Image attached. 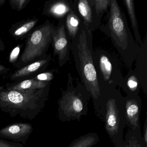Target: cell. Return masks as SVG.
Here are the masks:
<instances>
[{
    "mask_svg": "<svg viewBox=\"0 0 147 147\" xmlns=\"http://www.w3.org/2000/svg\"><path fill=\"white\" fill-rule=\"evenodd\" d=\"M107 21L99 26L101 32L111 38L125 65L131 69L140 51V46L133 37L124 13L116 0H111Z\"/></svg>",
    "mask_w": 147,
    "mask_h": 147,
    "instance_id": "obj_1",
    "label": "cell"
},
{
    "mask_svg": "<svg viewBox=\"0 0 147 147\" xmlns=\"http://www.w3.org/2000/svg\"><path fill=\"white\" fill-rule=\"evenodd\" d=\"M71 51L81 83L94 99L100 97V88L94 62L92 32L81 21L75 38L71 41Z\"/></svg>",
    "mask_w": 147,
    "mask_h": 147,
    "instance_id": "obj_2",
    "label": "cell"
},
{
    "mask_svg": "<svg viewBox=\"0 0 147 147\" xmlns=\"http://www.w3.org/2000/svg\"><path fill=\"white\" fill-rule=\"evenodd\" d=\"M49 86L42 89L18 90L0 86V111L12 117L33 120L45 106Z\"/></svg>",
    "mask_w": 147,
    "mask_h": 147,
    "instance_id": "obj_3",
    "label": "cell"
},
{
    "mask_svg": "<svg viewBox=\"0 0 147 147\" xmlns=\"http://www.w3.org/2000/svg\"><path fill=\"white\" fill-rule=\"evenodd\" d=\"M55 27L52 23L47 20L29 36L24 50L16 65L18 67H25L47 57L46 53L52 43L51 35Z\"/></svg>",
    "mask_w": 147,
    "mask_h": 147,
    "instance_id": "obj_4",
    "label": "cell"
},
{
    "mask_svg": "<svg viewBox=\"0 0 147 147\" xmlns=\"http://www.w3.org/2000/svg\"><path fill=\"white\" fill-rule=\"evenodd\" d=\"M94 62L98 75L99 84L103 86L113 87V85L122 86L124 78L118 67H114L110 56L103 51H94Z\"/></svg>",
    "mask_w": 147,
    "mask_h": 147,
    "instance_id": "obj_5",
    "label": "cell"
},
{
    "mask_svg": "<svg viewBox=\"0 0 147 147\" xmlns=\"http://www.w3.org/2000/svg\"><path fill=\"white\" fill-rule=\"evenodd\" d=\"M55 55L57 56L60 67L68 61L71 51V40L66 30L65 19L60 20L58 25L55 26L51 35Z\"/></svg>",
    "mask_w": 147,
    "mask_h": 147,
    "instance_id": "obj_6",
    "label": "cell"
},
{
    "mask_svg": "<svg viewBox=\"0 0 147 147\" xmlns=\"http://www.w3.org/2000/svg\"><path fill=\"white\" fill-rule=\"evenodd\" d=\"M33 126L27 123H16L0 129V138L25 145L33 131Z\"/></svg>",
    "mask_w": 147,
    "mask_h": 147,
    "instance_id": "obj_7",
    "label": "cell"
},
{
    "mask_svg": "<svg viewBox=\"0 0 147 147\" xmlns=\"http://www.w3.org/2000/svg\"><path fill=\"white\" fill-rule=\"evenodd\" d=\"M73 7L87 29L93 32L97 29L89 0H74Z\"/></svg>",
    "mask_w": 147,
    "mask_h": 147,
    "instance_id": "obj_8",
    "label": "cell"
},
{
    "mask_svg": "<svg viewBox=\"0 0 147 147\" xmlns=\"http://www.w3.org/2000/svg\"><path fill=\"white\" fill-rule=\"evenodd\" d=\"M51 55L47 56L42 60H39L25 66L18 71H16L11 76L12 80L20 81L21 79L27 77L33 74L45 70L51 60Z\"/></svg>",
    "mask_w": 147,
    "mask_h": 147,
    "instance_id": "obj_9",
    "label": "cell"
},
{
    "mask_svg": "<svg viewBox=\"0 0 147 147\" xmlns=\"http://www.w3.org/2000/svg\"><path fill=\"white\" fill-rule=\"evenodd\" d=\"M118 114L116 100L111 98L107 103L106 129L111 135L117 133L118 130Z\"/></svg>",
    "mask_w": 147,
    "mask_h": 147,
    "instance_id": "obj_10",
    "label": "cell"
},
{
    "mask_svg": "<svg viewBox=\"0 0 147 147\" xmlns=\"http://www.w3.org/2000/svg\"><path fill=\"white\" fill-rule=\"evenodd\" d=\"M73 9V1L59 0L51 3L48 8V14L60 20L65 19Z\"/></svg>",
    "mask_w": 147,
    "mask_h": 147,
    "instance_id": "obj_11",
    "label": "cell"
},
{
    "mask_svg": "<svg viewBox=\"0 0 147 147\" xmlns=\"http://www.w3.org/2000/svg\"><path fill=\"white\" fill-rule=\"evenodd\" d=\"M50 82L37 80L32 78L11 84H7L6 88L13 90H33L45 88L50 86Z\"/></svg>",
    "mask_w": 147,
    "mask_h": 147,
    "instance_id": "obj_12",
    "label": "cell"
},
{
    "mask_svg": "<svg viewBox=\"0 0 147 147\" xmlns=\"http://www.w3.org/2000/svg\"><path fill=\"white\" fill-rule=\"evenodd\" d=\"M81 20L74 8L66 16L65 18V27L71 41L77 35L80 26Z\"/></svg>",
    "mask_w": 147,
    "mask_h": 147,
    "instance_id": "obj_13",
    "label": "cell"
},
{
    "mask_svg": "<svg viewBox=\"0 0 147 147\" xmlns=\"http://www.w3.org/2000/svg\"><path fill=\"white\" fill-rule=\"evenodd\" d=\"M89 1L92 8L96 27L99 28L103 15L108 12L111 0H89Z\"/></svg>",
    "mask_w": 147,
    "mask_h": 147,
    "instance_id": "obj_14",
    "label": "cell"
},
{
    "mask_svg": "<svg viewBox=\"0 0 147 147\" xmlns=\"http://www.w3.org/2000/svg\"><path fill=\"white\" fill-rule=\"evenodd\" d=\"M127 10L129 18L130 20L131 28L133 30L135 40L140 46L143 43L138 30V24L136 16L135 10V4L133 0H123V1Z\"/></svg>",
    "mask_w": 147,
    "mask_h": 147,
    "instance_id": "obj_15",
    "label": "cell"
},
{
    "mask_svg": "<svg viewBox=\"0 0 147 147\" xmlns=\"http://www.w3.org/2000/svg\"><path fill=\"white\" fill-rule=\"evenodd\" d=\"M125 107L126 117L130 123L135 128L138 127L139 106L137 101L135 99L128 100Z\"/></svg>",
    "mask_w": 147,
    "mask_h": 147,
    "instance_id": "obj_16",
    "label": "cell"
},
{
    "mask_svg": "<svg viewBox=\"0 0 147 147\" xmlns=\"http://www.w3.org/2000/svg\"><path fill=\"white\" fill-rule=\"evenodd\" d=\"M122 86L130 91V93H137L140 86V82L134 70L131 69L124 78Z\"/></svg>",
    "mask_w": 147,
    "mask_h": 147,
    "instance_id": "obj_17",
    "label": "cell"
},
{
    "mask_svg": "<svg viewBox=\"0 0 147 147\" xmlns=\"http://www.w3.org/2000/svg\"><path fill=\"white\" fill-rule=\"evenodd\" d=\"M98 139L95 134H87L74 141L69 147H91L97 142Z\"/></svg>",
    "mask_w": 147,
    "mask_h": 147,
    "instance_id": "obj_18",
    "label": "cell"
},
{
    "mask_svg": "<svg viewBox=\"0 0 147 147\" xmlns=\"http://www.w3.org/2000/svg\"><path fill=\"white\" fill-rule=\"evenodd\" d=\"M37 22V21L36 20H33L26 23L15 31L14 33V36H21L25 35L34 27Z\"/></svg>",
    "mask_w": 147,
    "mask_h": 147,
    "instance_id": "obj_19",
    "label": "cell"
},
{
    "mask_svg": "<svg viewBox=\"0 0 147 147\" xmlns=\"http://www.w3.org/2000/svg\"><path fill=\"white\" fill-rule=\"evenodd\" d=\"M53 77H54V75L52 73L47 72V73L40 74L33 78L37 80L50 82L53 79Z\"/></svg>",
    "mask_w": 147,
    "mask_h": 147,
    "instance_id": "obj_20",
    "label": "cell"
},
{
    "mask_svg": "<svg viewBox=\"0 0 147 147\" xmlns=\"http://www.w3.org/2000/svg\"><path fill=\"white\" fill-rule=\"evenodd\" d=\"M0 147H24L22 144L5 140L0 138Z\"/></svg>",
    "mask_w": 147,
    "mask_h": 147,
    "instance_id": "obj_21",
    "label": "cell"
},
{
    "mask_svg": "<svg viewBox=\"0 0 147 147\" xmlns=\"http://www.w3.org/2000/svg\"><path fill=\"white\" fill-rule=\"evenodd\" d=\"M20 52V48L19 47H16L12 51L10 55V61H9L10 63H13L15 62L18 57Z\"/></svg>",
    "mask_w": 147,
    "mask_h": 147,
    "instance_id": "obj_22",
    "label": "cell"
},
{
    "mask_svg": "<svg viewBox=\"0 0 147 147\" xmlns=\"http://www.w3.org/2000/svg\"><path fill=\"white\" fill-rule=\"evenodd\" d=\"M147 120L145 121V125H144V139L145 142V144L147 145Z\"/></svg>",
    "mask_w": 147,
    "mask_h": 147,
    "instance_id": "obj_23",
    "label": "cell"
},
{
    "mask_svg": "<svg viewBox=\"0 0 147 147\" xmlns=\"http://www.w3.org/2000/svg\"><path fill=\"white\" fill-rule=\"evenodd\" d=\"M8 70H10V69L6 68L5 67L2 66V65H0V74L7 72Z\"/></svg>",
    "mask_w": 147,
    "mask_h": 147,
    "instance_id": "obj_24",
    "label": "cell"
},
{
    "mask_svg": "<svg viewBox=\"0 0 147 147\" xmlns=\"http://www.w3.org/2000/svg\"><path fill=\"white\" fill-rule=\"evenodd\" d=\"M127 147H141V145L138 143L135 142H131L129 145L126 146Z\"/></svg>",
    "mask_w": 147,
    "mask_h": 147,
    "instance_id": "obj_25",
    "label": "cell"
},
{
    "mask_svg": "<svg viewBox=\"0 0 147 147\" xmlns=\"http://www.w3.org/2000/svg\"></svg>",
    "mask_w": 147,
    "mask_h": 147,
    "instance_id": "obj_26",
    "label": "cell"
}]
</instances>
